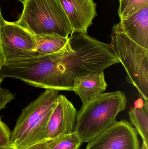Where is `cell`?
Returning <instances> with one entry per match:
<instances>
[{
  "label": "cell",
  "instance_id": "cell-22",
  "mask_svg": "<svg viewBox=\"0 0 148 149\" xmlns=\"http://www.w3.org/2000/svg\"><path fill=\"white\" fill-rule=\"evenodd\" d=\"M0 149H13V148L11 147H10V148H1Z\"/></svg>",
  "mask_w": 148,
  "mask_h": 149
},
{
  "label": "cell",
  "instance_id": "cell-11",
  "mask_svg": "<svg viewBox=\"0 0 148 149\" xmlns=\"http://www.w3.org/2000/svg\"><path fill=\"white\" fill-rule=\"evenodd\" d=\"M107 83L104 72L78 76L74 79L73 90L84 105L106 91Z\"/></svg>",
  "mask_w": 148,
  "mask_h": 149
},
{
  "label": "cell",
  "instance_id": "cell-14",
  "mask_svg": "<svg viewBox=\"0 0 148 149\" xmlns=\"http://www.w3.org/2000/svg\"><path fill=\"white\" fill-rule=\"evenodd\" d=\"M50 149H79L83 143L75 132L62 134L48 141Z\"/></svg>",
  "mask_w": 148,
  "mask_h": 149
},
{
  "label": "cell",
  "instance_id": "cell-12",
  "mask_svg": "<svg viewBox=\"0 0 148 149\" xmlns=\"http://www.w3.org/2000/svg\"><path fill=\"white\" fill-rule=\"evenodd\" d=\"M33 37L36 52L41 56L60 51L66 45L68 38L57 35H33Z\"/></svg>",
  "mask_w": 148,
  "mask_h": 149
},
{
  "label": "cell",
  "instance_id": "cell-23",
  "mask_svg": "<svg viewBox=\"0 0 148 149\" xmlns=\"http://www.w3.org/2000/svg\"><path fill=\"white\" fill-rule=\"evenodd\" d=\"M16 1H21L22 2H23L24 0H16Z\"/></svg>",
  "mask_w": 148,
  "mask_h": 149
},
{
  "label": "cell",
  "instance_id": "cell-7",
  "mask_svg": "<svg viewBox=\"0 0 148 149\" xmlns=\"http://www.w3.org/2000/svg\"><path fill=\"white\" fill-rule=\"evenodd\" d=\"M1 38L6 62L38 55L33 35L15 22L5 21Z\"/></svg>",
  "mask_w": 148,
  "mask_h": 149
},
{
  "label": "cell",
  "instance_id": "cell-15",
  "mask_svg": "<svg viewBox=\"0 0 148 149\" xmlns=\"http://www.w3.org/2000/svg\"><path fill=\"white\" fill-rule=\"evenodd\" d=\"M148 6V0H127L121 14L119 16L123 20Z\"/></svg>",
  "mask_w": 148,
  "mask_h": 149
},
{
  "label": "cell",
  "instance_id": "cell-17",
  "mask_svg": "<svg viewBox=\"0 0 148 149\" xmlns=\"http://www.w3.org/2000/svg\"><path fill=\"white\" fill-rule=\"evenodd\" d=\"M5 20L3 17L0 7V70L5 65L6 63V58L3 52V48L2 44L1 38V29L5 23Z\"/></svg>",
  "mask_w": 148,
  "mask_h": 149
},
{
  "label": "cell",
  "instance_id": "cell-21",
  "mask_svg": "<svg viewBox=\"0 0 148 149\" xmlns=\"http://www.w3.org/2000/svg\"><path fill=\"white\" fill-rule=\"evenodd\" d=\"M4 78H2L1 76L0 75V88H1V83H2L3 81Z\"/></svg>",
  "mask_w": 148,
  "mask_h": 149
},
{
  "label": "cell",
  "instance_id": "cell-13",
  "mask_svg": "<svg viewBox=\"0 0 148 149\" xmlns=\"http://www.w3.org/2000/svg\"><path fill=\"white\" fill-rule=\"evenodd\" d=\"M133 126L142 140L148 143V102L145 101L140 107L132 109L129 112Z\"/></svg>",
  "mask_w": 148,
  "mask_h": 149
},
{
  "label": "cell",
  "instance_id": "cell-2",
  "mask_svg": "<svg viewBox=\"0 0 148 149\" xmlns=\"http://www.w3.org/2000/svg\"><path fill=\"white\" fill-rule=\"evenodd\" d=\"M127 102L125 93L116 91L103 93L82 105L76 114L74 132L83 143L89 142L114 124Z\"/></svg>",
  "mask_w": 148,
  "mask_h": 149
},
{
  "label": "cell",
  "instance_id": "cell-3",
  "mask_svg": "<svg viewBox=\"0 0 148 149\" xmlns=\"http://www.w3.org/2000/svg\"><path fill=\"white\" fill-rule=\"evenodd\" d=\"M59 95V91L45 89L22 109L11 131L13 149L47 141V125Z\"/></svg>",
  "mask_w": 148,
  "mask_h": 149
},
{
  "label": "cell",
  "instance_id": "cell-9",
  "mask_svg": "<svg viewBox=\"0 0 148 149\" xmlns=\"http://www.w3.org/2000/svg\"><path fill=\"white\" fill-rule=\"evenodd\" d=\"M68 18L72 32L87 33L97 15L94 0H59Z\"/></svg>",
  "mask_w": 148,
  "mask_h": 149
},
{
  "label": "cell",
  "instance_id": "cell-18",
  "mask_svg": "<svg viewBox=\"0 0 148 149\" xmlns=\"http://www.w3.org/2000/svg\"><path fill=\"white\" fill-rule=\"evenodd\" d=\"M22 149H50L48 141H43L32 144Z\"/></svg>",
  "mask_w": 148,
  "mask_h": 149
},
{
  "label": "cell",
  "instance_id": "cell-8",
  "mask_svg": "<svg viewBox=\"0 0 148 149\" xmlns=\"http://www.w3.org/2000/svg\"><path fill=\"white\" fill-rule=\"evenodd\" d=\"M77 110L65 95L59 94L48 122L46 141L74 132Z\"/></svg>",
  "mask_w": 148,
  "mask_h": 149
},
{
  "label": "cell",
  "instance_id": "cell-1",
  "mask_svg": "<svg viewBox=\"0 0 148 149\" xmlns=\"http://www.w3.org/2000/svg\"><path fill=\"white\" fill-rule=\"evenodd\" d=\"M70 35L57 65L63 91H72L76 77L101 72L120 63L109 45L87 33L74 32Z\"/></svg>",
  "mask_w": 148,
  "mask_h": 149
},
{
  "label": "cell",
  "instance_id": "cell-10",
  "mask_svg": "<svg viewBox=\"0 0 148 149\" xmlns=\"http://www.w3.org/2000/svg\"><path fill=\"white\" fill-rule=\"evenodd\" d=\"M124 34L143 48L148 49V6L119 23Z\"/></svg>",
  "mask_w": 148,
  "mask_h": 149
},
{
  "label": "cell",
  "instance_id": "cell-4",
  "mask_svg": "<svg viewBox=\"0 0 148 149\" xmlns=\"http://www.w3.org/2000/svg\"><path fill=\"white\" fill-rule=\"evenodd\" d=\"M16 23L33 35H57L68 38L72 32L59 0H24Z\"/></svg>",
  "mask_w": 148,
  "mask_h": 149
},
{
  "label": "cell",
  "instance_id": "cell-5",
  "mask_svg": "<svg viewBox=\"0 0 148 149\" xmlns=\"http://www.w3.org/2000/svg\"><path fill=\"white\" fill-rule=\"evenodd\" d=\"M110 45L127 72V82L135 87L139 96L148 102V49L128 37L119 23L114 25Z\"/></svg>",
  "mask_w": 148,
  "mask_h": 149
},
{
  "label": "cell",
  "instance_id": "cell-16",
  "mask_svg": "<svg viewBox=\"0 0 148 149\" xmlns=\"http://www.w3.org/2000/svg\"><path fill=\"white\" fill-rule=\"evenodd\" d=\"M10 147L11 131L8 125L3 121L0 116V148Z\"/></svg>",
  "mask_w": 148,
  "mask_h": 149
},
{
  "label": "cell",
  "instance_id": "cell-19",
  "mask_svg": "<svg viewBox=\"0 0 148 149\" xmlns=\"http://www.w3.org/2000/svg\"><path fill=\"white\" fill-rule=\"evenodd\" d=\"M127 1V0H119V7L118 9L119 16L121 14Z\"/></svg>",
  "mask_w": 148,
  "mask_h": 149
},
{
  "label": "cell",
  "instance_id": "cell-6",
  "mask_svg": "<svg viewBox=\"0 0 148 149\" xmlns=\"http://www.w3.org/2000/svg\"><path fill=\"white\" fill-rule=\"evenodd\" d=\"M138 134L129 122L116 121L88 143L85 149H140Z\"/></svg>",
  "mask_w": 148,
  "mask_h": 149
},
{
  "label": "cell",
  "instance_id": "cell-20",
  "mask_svg": "<svg viewBox=\"0 0 148 149\" xmlns=\"http://www.w3.org/2000/svg\"><path fill=\"white\" fill-rule=\"evenodd\" d=\"M141 149H148V143L143 141Z\"/></svg>",
  "mask_w": 148,
  "mask_h": 149
}]
</instances>
